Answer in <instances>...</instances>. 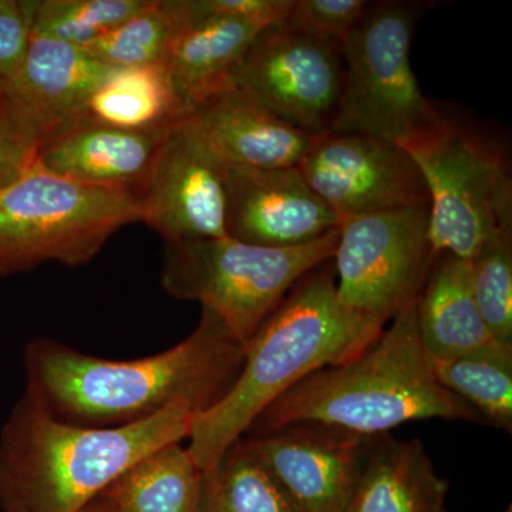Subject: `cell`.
Segmentation results:
<instances>
[{"label": "cell", "instance_id": "obj_22", "mask_svg": "<svg viewBox=\"0 0 512 512\" xmlns=\"http://www.w3.org/2000/svg\"><path fill=\"white\" fill-rule=\"evenodd\" d=\"M82 116L127 130H156L183 119L163 62L113 70L89 97Z\"/></svg>", "mask_w": 512, "mask_h": 512}, {"label": "cell", "instance_id": "obj_18", "mask_svg": "<svg viewBox=\"0 0 512 512\" xmlns=\"http://www.w3.org/2000/svg\"><path fill=\"white\" fill-rule=\"evenodd\" d=\"M187 18L163 60L181 117L234 86L249 50L264 29L227 16L208 15L187 0Z\"/></svg>", "mask_w": 512, "mask_h": 512}, {"label": "cell", "instance_id": "obj_24", "mask_svg": "<svg viewBox=\"0 0 512 512\" xmlns=\"http://www.w3.org/2000/svg\"><path fill=\"white\" fill-rule=\"evenodd\" d=\"M437 382L460 397L484 423L512 431V345L453 357L431 360Z\"/></svg>", "mask_w": 512, "mask_h": 512}, {"label": "cell", "instance_id": "obj_33", "mask_svg": "<svg viewBox=\"0 0 512 512\" xmlns=\"http://www.w3.org/2000/svg\"><path fill=\"white\" fill-rule=\"evenodd\" d=\"M507 512H511V508H510V510H508Z\"/></svg>", "mask_w": 512, "mask_h": 512}, {"label": "cell", "instance_id": "obj_26", "mask_svg": "<svg viewBox=\"0 0 512 512\" xmlns=\"http://www.w3.org/2000/svg\"><path fill=\"white\" fill-rule=\"evenodd\" d=\"M150 0H39L32 2L30 35L86 49L146 9Z\"/></svg>", "mask_w": 512, "mask_h": 512}, {"label": "cell", "instance_id": "obj_5", "mask_svg": "<svg viewBox=\"0 0 512 512\" xmlns=\"http://www.w3.org/2000/svg\"><path fill=\"white\" fill-rule=\"evenodd\" d=\"M339 228L298 247L272 248L231 237L164 244L161 286L200 302L247 345L293 286L333 259Z\"/></svg>", "mask_w": 512, "mask_h": 512}, {"label": "cell", "instance_id": "obj_19", "mask_svg": "<svg viewBox=\"0 0 512 512\" xmlns=\"http://www.w3.org/2000/svg\"><path fill=\"white\" fill-rule=\"evenodd\" d=\"M447 480L419 439H373L345 512H448Z\"/></svg>", "mask_w": 512, "mask_h": 512}, {"label": "cell", "instance_id": "obj_28", "mask_svg": "<svg viewBox=\"0 0 512 512\" xmlns=\"http://www.w3.org/2000/svg\"><path fill=\"white\" fill-rule=\"evenodd\" d=\"M367 5L365 0H295L282 25L340 45L365 19Z\"/></svg>", "mask_w": 512, "mask_h": 512}, {"label": "cell", "instance_id": "obj_15", "mask_svg": "<svg viewBox=\"0 0 512 512\" xmlns=\"http://www.w3.org/2000/svg\"><path fill=\"white\" fill-rule=\"evenodd\" d=\"M113 70L79 47L30 35L19 69L0 87L42 146L83 113L89 97Z\"/></svg>", "mask_w": 512, "mask_h": 512}, {"label": "cell", "instance_id": "obj_14", "mask_svg": "<svg viewBox=\"0 0 512 512\" xmlns=\"http://www.w3.org/2000/svg\"><path fill=\"white\" fill-rule=\"evenodd\" d=\"M228 237L289 248L309 244L340 227L338 215L312 190L298 167L225 168Z\"/></svg>", "mask_w": 512, "mask_h": 512}, {"label": "cell", "instance_id": "obj_7", "mask_svg": "<svg viewBox=\"0 0 512 512\" xmlns=\"http://www.w3.org/2000/svg\"><path fill=\"white\" fill-rule=\"evenodd\" d=\"M412 6L379 3L342 43L343 83L329 131L375 137L404 147L444 119L421 93L410 47Z\"/></svg>", "mask_w": 512, "mask_h": 512}, {"label": "cell", "instance_id": "obj_25", "mask_svg": "<svg viewBox=\"0 0 512 512\" xmlns=\"http://www.w3.org/2000/svg\"><path fill=\"white\" fill-rule=\"evenodd\" d=\"M187 12V0H150L146 9L83 50L111 69L161 63Z\"/></svg>", "mask_w": 512, "mask_h": 512}, {"label": "cell", "instance_id": "obj_32", "mask_svg": "<svg viewBox=\"0 0 512 512\" xmlns=\"http://www.w3.org/2000/svg\"><path fill=\"white\" fill-rule=\"evenodd\" d=\"M80 512H120L117 510L116 507H114L113 504L110 503V501H107L106 498L99 497L94 498L92 503H89L86 505V507L83 508Z\"/></svg>", "mask_w": 512, "mask_h": 512}, {"label": "cell", "instance_id": "obj_31", "mask_svg": "<svg viewBox=\"0 0 512 512\" xmlns=\"http://www.w3.org/2000/svg\"><path fill=\"white\" fill-rule=\"evenodd\" d=\"M295 0H195L197 8L208 15L245 20L261 29L282 25Z\"/></svg>", "mask_w": 512, "mask_h": 512}, {"label": "cell", "instance_id": "obj_13", "mask_svg": "<svg viewBox=\"0 0 512 512\" xmlns=\"http://www.w3.org/2000/svg\"><path fill=\"white\" fill-rule=\"evenodd\" d=\"M375 437L299 423L244 440L303 512H345Z\"/></svg>", "mask_w": 512, "mask_h": 512}, {"label": "cell", "instance_id": "obj_6", "mask_svg": "<svg viewBox=\"0 0 512 512\" xmlns=\"http://www.w3.org/2000/svg\"><path fill=\"white\" fill-rule=\"evenodd\" d=\"M140 220L136 192L79 183L36 163L0 194V276L52 261L87 264L119 229Z\"/></svg>", "mask_w": 512, "mask_h": 512}, {"label": "cell", "instance_id": "obj_29", "mask_svg": "<svg viewBox=\"0 0 512 512\" xmlns=\"http://www.w3.org/2000/svg\"><path fill=\"white\" fill-rule=\"evenodd\" d=\"M40 140L0 87V194L36 164Z\"/></svg>", "mask_w": 512, "mask_h": 512}, {"label": "cell", "instance_id": "obj_4", "mask_svg": "<svg viewBox=\"0 0 512 512\" xmlns=\"http://www.w3.org/2000/svg\"><path fill=\"white\" fill-rule=\"evenodd\" d=\"M429 419L484 423L473 407L434 377L420 339L416 298L359 355L316 370L282 394L248 433L316 423L373 437Z\"/></svg>", "mask_w": 512, "mask_h": 512}, {"label": "cell", "instance_id": "obj_27", "mask_svg": "<svg viewBox=\"0 0 512 512\" xmlns=\"http://www.w3.org/2000/svg\"><path fill=\"white\" fill-rule=\"evenodd\" d=\"M474 298L495 340L512 345V222L497 229L470 261Z\"/></svg>", "mask_w": 512, "mask_h": 512}, {"label": "cell", "instance_id": "obj_20", "mask_svg": "<svg viewBox=\"0 0 512 512\" xmlns=\"http://www.w3.org/2000/svg\"><path fill=\"white\" fill-rule=\"evenodd\" d=\"M421 343L431 360L473 355L504 345L491 335L474 298L470 261L437 256L417 296Z\"/></svg>", "mask_w": 512, "mask_h": 512}, {"label": "cell", "instance_id": "obj_17", "mask_svg": "<svg viewBox=\"0 0 512 512\" xmlns=\"http://www.w3.org/2000/svg\"><path fill=\"white\" fill-rule=\"evenodd\" d=\"M222 163L256 170L298 167L315 141L231 86L185 117Z\"/></svg>", "mask_w": 512, "mask_h": 512}, {"label": "cell", "instance_id": "obj_16", "mask_svg": "<svg viewBox=\"0 0 512 512\" xmlns=\"http://www.w3.org/2000/svg\"><path fill=\"white\" fill-rule=\"evenodd\" d=\"M170 127L127 130L80 114L43 141L36 163L69 180L137 194Z\"/></svg>", "mask_w": 512, "mask_h": 512}, {"label": "cell", "instance_id": "obj_23", "mask_svg": "<svg viewBox=\"0 0 512 512\" xmlns=\"http://www.w3.org/2000/svg\"><path fill=\"white\" fill-rule=\"evenodd\" d=\"M201 512H303L251 453L244 437L204 471Z\"/></svg>", "mask_w": 512, "mask_h": 512}, {"label": "cell", "instance_id": "obj_2", "mask_svg": "<svg viewBox=\"0 0 512 512\" xmlns=\"http://www.w3.org/2000/svg\"><path fill=\"white\" fill-rule=\"evenodd\" d=\"M382 332L343 308L332 259L303 276L245 345L228 392L195 416L188 451L197 466H215L282 394L316 370L359 355Z\"/></svg>", "mask_w": 512, "mask_h": 512}, {"label": "cell", "instance_id": "obj_30", "mask_svg": "<svg viewBox=\"0 0 512 512\" xmlns=\"http://www.w3.org/2000/svg\"><path fill=\"white\" fill-rule=\"evenodd\" d=\"M32 2L0 0V86L19 69L28 49Z\"/></svg>", "mask_w": 512, "mask_h": 512}, {"label": "cell", "instance_id": "obj_10", "mask_svg": "<svg viewBox=\"0 0 512 512\" xmlns=\"http://www.w3.org/2000/svg\"><path fill=\"white\" fill-rule=\"evenodd\" d=\"M343 83L342 47L284 25L266 29L249 50L235 86L306 133H326Z\"/></svg>", "mask_w": 512, "mask_h": 512}, {"label": "cell", "instance_id": "obj_21", "mask_svg": "<svg viewBox=\"0 0 512 512\" xmlns=\"http://www.w3.org/2000/svg\"><path fill=\"white\" fill-rule=\"evenodd\" d=\"M204 471L180 443L131 464L101 497L120 512H201Z\"/></svg>", "mask_w": 512, "mask_h": 512}, {"label": "cell", "instance_id": "obj_9", "mask_svg": "<svg viewBox=\"0 0 512 512\" xmlns=\"http://www.w3.org/2000/svg\"><path fill=\"white\" fill-rule=\"evenodd\" d=\"M429 207L346 218L333 255L343 308L384 329L417 296L436 261Z\"/></svg>", "mask_w": 512, "mask_h": 512}, {"label": "cell", "instance_id": "obj_11", "mask_svg": "<svg viewBox=\"0 0 512 512\" xmlns=\"http://www.w3.org/2000/svg\"><path fill=\"white\" fill-rule=\"evenodd\" d=\"M298 168L340 222L430 204L413 158L379 138L326 131L316 136Z\"/></svg>", "mask_w": 512, "mask_h": 512}, {"label": "cell", "instance_id": "obj_3", "mask_svg": "<svg viewBox=\"0 0 512 512\" xmlns=\"http://www.w3.org/2000/svg\"><path fill=\"white\" fill-rule=\"evenodd\" d=\"M195 416L177 404L127 426H76L26 386L0 431V511L80 512L141 457L188 439Z\"/></svg>", "mask_w": 512, "mask_h": 512}, {"label": "cell", "instance_id": "obj_12", "mask_svg": "<svg viewBox=\"0 0 512 512\" xmlns=\"http://www.w3.org/2000/svg\"><path fill=\"white\" fill-rule=\"evenodd\" d=\"M225 168L190 121L178 120L137 190L140 222L164 244L227 237Z\"/></svg>", "mask_w": 512, "mask_h": 512}, {"label": "cell", "instance_id": "obj_8", "mask_svg": "<svg viewBox=\"0 0 512 512\" xmlns=\"http://www.w3.org/2000/svg\"><path fill=\"white\" fill-rule=\"evenodd\" d=\"M429 191L434 255L471 261L497 229L512 222V177L503 147L444 119L403 147Z\"/></svg>", "mask_w": 512, "mask_h": 512}, {"label": "cell", "instance_id": "obj_1", "mask_svg": "<svg viewBox=\"0 0 512 512\" xmlns=\"http://www.w3.org/2000/svg\"><path fill=\"white\" fill-rule=\"evenodd\" d=\"M245 345L215 313L174 348L133 360L86 355L55 339L37 338L23 355L26 386L53 416L76 426L109 429L150 419L183 404L200 414L234 384Z\"/></svg>", "mask_w": 512, "mask_h": 512}]
</instances>
